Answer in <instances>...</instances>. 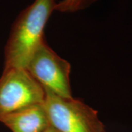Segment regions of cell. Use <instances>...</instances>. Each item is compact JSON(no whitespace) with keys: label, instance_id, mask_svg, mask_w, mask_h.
Listing matches in <instances>:
<instances>
[{"label":"cell","instance_id":"3957f363","mask_svg":"<svg viewBox=\"0 0 132 132\" xmlns=\"http://www.w3.org/2000/svg\"><path fill=\"white\" fill-rule=\"evenodd\" d=\"M46 91L26 68H5L0 78V122L11 114L43 104Z\"/></svg>","mask_w":132,"mask_h":132},{"label":"cell","instance_id":"277c9868","mask_svg":"<svg viewBox=\"0 0 132 132\" xmlns=\"http://www.w3.org/2000/svg\"><path fill=\"white\" fill-rule=\"evenodd\" d=\"M27 71L43 87L62 98H73L70 85L71 65L43 43L33 54Z\"/></svg>","mask_w":132,"mask_h":132},{"label":"cell","instance_id":"52a82bcc","mask_svg":"<svg viewBox=\"0 0 132 132\" xmlns=\"http://www.w3.org/2000/svg\"><path fill=\"white\" fill-rule=\"evenodd\" d=\"M44 132H60L57 131V129H55L54 127H52V126H50Z\"/></svg>","mask_w":132,"mask_h":132},{"label":"cell","instance_id":"8992f818","mask_svg":"<svg viewBox=\"0 0 132 132\" xmlns=\"http://www.w3.org/2000/svg\"><path fill=\"white\" fill-rule=\"evenodd\" d=\"M98 0H62L57 2L55 11L60 13H75L85 9Z\"/></svg>","mask_w":132,"mask_h":132},{"label":"cell","instance_id":"6da1fadb","mask_svg":"<svg viewBox=\"0 0 132 132\" xmlns=\"http://www.w3.org/2000/svg\"><path fill=\"white\" fill-rule=\"evenodd\" d=\"M56 4L55 0H35L19 13L5 46V68H26L33 54L45 41V27Z\"/></svg>","mask_w":132,"mask_h":132},{"label":"cell","instance_id":"5b68a950","mask_svg":"<svg viewBox=\"0 0 132 132\" xmlns=\"http://www.w3.org/2000/svg\"><path fill=\"white\" fill-rule=\"evenodd\" d=\"M1 123L12 132H44L51 126L44 104L31 106L11 114Z\"/></svg>","mask_w":132,"mask_h":132},{"label":"cell","instance_id":"7a4b0ae2","mask_svg":"<svg viewBox=\"0 0 132 132\" xmlns=\"http://www.w3.org/2000/svg\"><path fill=\"white\" fill-rule=\"evenodd\" d=\"M44 106L50 125L60 132H106L98 112L73 98H65L45 89Z\"/></svg>","mask_w":132,"mask_h":132}]
</instances>
